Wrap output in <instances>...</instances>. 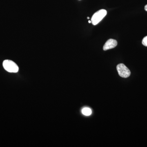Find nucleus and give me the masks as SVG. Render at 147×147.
Segmentation results:
<instances>
[{
	"instance_id": "obj_8",
	"label": "nucleus",
	"mask_w": 147,
	"mask_h": 147,
	"mask_svg": "<svg viewBox=\"0 0 147 147\" xmlns=\"http://www.w3.org/2000/svg\"><path fill=\"white\" fill-rule=\"evenodd\" d=\"M88 22H89V23H91V21H88Z\"/></svg>"
},
{
	"instance_id": "obj_1",
	"label": "nucleus",
	"mask_w": 147,
	"mask_h": 147,
	"mask_svg": "<svg viewBox=\"0 0 147 147\" xmlns=\"http://www.w3.org/2000/svg\"><path fill=\"white\" fill-rule=\"evenodd\" d=\"M3 67L5 70L11 73L18 72L19 68L17 64L13 61L5 60L3 63Z\"/></svg>"
},
{
	"instance_id": "obj_4",
	"label": "nucleus",
	"mask_w": 147,
	"mask_h": 147,
	"mask_svg": "<svg viewBox=\"0 0 147 147\" xmlns=\"http://www.w3.org/2000/svg\"><path fill=\"white\" fill-rule=\"evenodd\" d=\"M117 45V42L115 39H110L107 40L105 42V45L103 47V50L104 51L113 49Z\"/></svg>"
},
{
	"instance_id": "obj_7",
	"label": "nucleus",
	"mask_w": 147,
	"mask_h": 147,
	"mask_svg": "<svg viewBox=\"0 0 147 147\" xmlns=\"http://www.w3.org/2000/svg\"><path fill=\"white\" fill-rule=\"evenodd\" d=\"M145 10L146 11H147V5H146L145 6Z\"/></svg>"
},
{
	"instance_id": "obj_9",
	"label": "nucleus",
	"mask_w": 147,
	"mask_h": 147,
	"mask_svg": "<svg viewBox=\"0 0 147 147\" xmlns=\"http://www.w3.org/2000/svg\"><path fill=\"white\" fill-rule=\"evenodd\" d=\"M87 18H88V19H89L90 18L89 17H87Z\"/></svg>"
},
{
	"instance_id": "obj_5",
	"label": "nucleus",
	"mask_w": 147,
	"mask_h": 147,
	"mask_svg": "<svg viewBox=\"0 0 147 147\" xmlns=\"http://www.w3.org/2000/svg\"><path fill=\"white\" fill-rule=\"evenodd\" d=\"M92 110L89 108H84L82 109V113L85 116H90L92 114Z\"/></svg>"
},
{
	"instance_id": "obj_2",
	"label": "nucleus",
	"mask_w": 147,
	"mask_h": 147,
	"mask_svg": "<svg viewBox=\"0 0 147 147\" xmlns=\"http://www.w3.org/2000/svg\"><path fill=\"white\" fill-rule=\"evenodd\" d=\"M107 14V11L105 9H100L98 11L92 16L91 23L93 25L98 24L105 17Z\"/></svg>"
},
{
	"instance_id": "obj_3",
	"label": "nucleus",
	"mask_w": 147,
	"mask_h": 147,
	"mask_svg": "<svg viewBox=\"0 0 147 147\" xmlns=\"http://www.w3.org/2000/svg\"><path fill=\"white\" fill-rule=\"evenodd\" d=\"M117 69L119 75L123 78H127L131 74L130 70L123 64L121 63L118 65Z\"/></svg>"
},
{
	"instance_id": "obj_6",
	"label": "nucleus",
	"mask_w": 147,
	"mask_h": 147,
	"mask_svg": "<svg viewBox=\"0 0 147 147\" xmlns=\"http://www.w3.org/2000/svg\"><path fill=\"white\" fill-rule=\"evenodd\" d=\"M142 44L145 46L147 47V36L145 37L142 40Z\"/></svg>"
}]
</instances>
